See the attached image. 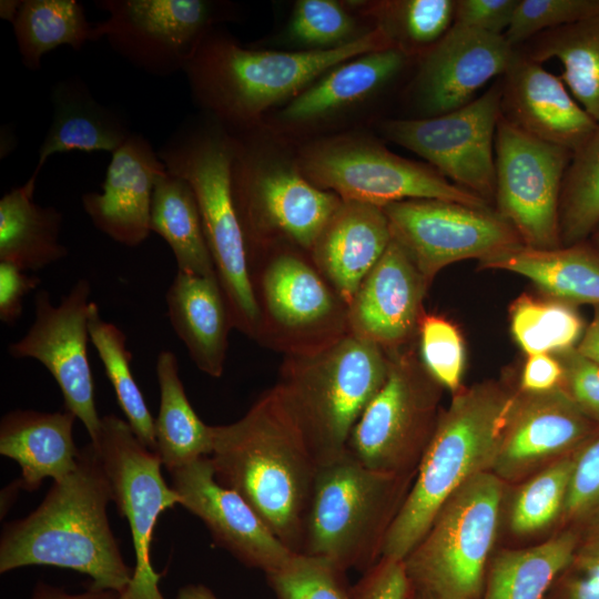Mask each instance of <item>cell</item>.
I'll return each mask as SVG.
<instances>
[{
  "mask_svg": "<svg viewBox=\"0 0 599 599\" xmlns=\"http://www.w3.org/2000/svg\"><path fill=\"white\" fill-rule=\"evenodd\" d=\"M211 432L216 481L301 552L318 464L278 386L262 393L240 419Z\"/></svg>",
  "mask_w": 599,
  "mask_h": 599,
  "instance_id": "obj_1",
  "label": "cell"
},
{
  "mask_svg": "<svg viewBox=\"0 0 599 599\" xmlns=\"http://www.w3.org/2000/svg\"><path fill=\"white\" fill-rule=\"evenodd\" d=\"M112 487L91 443L80 449L74 471L53 481L42 502L22 519L4 525L0 572L27 566H54L89 576L91 587L121 595L133 569L123 560L108 515Z\"/></svg>",
  "mask_w": 599,
  "mask_h": 599,
  "instance_id": "obj_2",
  "label": "cell"
},
{
  "mask_svg": "<svg viewBox=\"0 0 599 599\" xmlns=\"http://www.w3.org/2000/svg\"><path fill=\"white\" fill-rule=\"evenodd\" d=\"M389 48L397 47L380 24L337 48L293 52L245 49L211 30L184 72L200 105L222 123L245 128L337 64Z\"/></svg>",
  "mask_w": 599,
  "mask_h": 599,
  "instance_id": "obj_3",
  "label": "cell"
},
{
  "mask_svg": "<svg viewBox=\"0 0 599 599\" xmlns=\"http://www.w3.org/2000/svg\"><path fill=\"white\" fill-rule=\"evenodd\" d=\"M511 395L489 383L455 393L437 417L382 557L403 561L445 501L474 476L491 471Z\"/></svg>",
  "mask_w": 599,
  "mask_h": 599,
  "instance_id": "obj_4",
  "label": "cell"
},
{
  "mask_svg": "<svg viewBox=\"0 0 599 599\" xmlns=\"http://www.w3.org/2000/svg\"><path fill=\"white\" fill-rule=\"evenodd\" d=\"M387 373V353L349 333L318 349L286 355L276 385L318 465L346 451Z\"/></svg>",
  "mask_w": 599,
  "mask_h": 599,
  "instance_id": "obj_5",
  "label": "cell"
},
{
  "mask_svg": "<svg viewBox=\"0 0 599 599\" xmlns=\"http://www.w3.org/2000/svg\"><path fill=\"white\" fill-rule=\"evenodd\" d=\"M158 154L169 173L192 187L233 327L255 338L260 309L232 187L235 139L215 125L184 128Z\"/></svg>",
  "mask_w": 599,
  "mask_h": 599,
  "instance_id": "obj_6",
  "label": "cell"
},
{
  "mask_svg": "<svg viewBox=\"0 0 599 599\" xmlns=\"http://www.w3.org/2000/svg\"><path fill=\"white\" fill-rule=\"evenodd\" d=\"M414 476L369 469L347 449L318 465L301 552L325 557L346 571H367L382 558Z\"/></svg>",
  "mask_w": 599,
  "mask_h": 599,
  "instance_id": "obj_7",
  "label": "cell"
},
{
  "mask_svg": "<svg viewBox=\"0 0 599 599\" xmlns=\"http://www.w3.org/2000/svg\"><path fill=\"white\" fill-rule=\"evenodd\" d=\"M493 471L478 474L441 506L403 560L409 587L434 599H480L505 491Z\"/></svg>",
  "mask_w": 599,
  "mask_h": 599,
  "instance_id": "obj_8",
  "label": "cell"
},
{
  "mask_svg": "<svg viewBox=\"0 0 599 599\" xmlns=\"http://www.w3.org/2000/svg\"><path fill=\"white\" fill-rule=\"evenodd\" d=\"M303 175L346 202L384 207L412 199H435L476 207L488 202L453 184L430 165L400 158L368 140L341 138L307 146L301 155Z\"/></svg>",
  "mask_w": 599,
  "mask_h": 599,
  "instance_id": "obj_9",
  "label": "cell"
},
{
  "mask_svg": "<svg viewBox=\"0 0 599 599\" xmlns=\"http://www.w3.org/2000/svg\"><path fill=\"white\" fill-rule=\"evenodd\" d=\"M386 353V380L355 424L346 449L369 469L413 474L438 417L437 383L409 353Z\"/></svg>",
  "mask_w": 599,
  "mask_h": 599,
  "instance_id": "obj_10",
  "label": "cell"
},
{
  "mask_svg": "<svg viewBox=\"0 0 599 599\" xmlns=\"http://www.w3.org/2000/svg\"><path fill=\"white\" fill-rule=\"evenodd\" d=\"M260 309L255 339L288 354L312 352L348 333V308L315 265L280 252L250 266Z\"/></svg>",
  "mask_w": 599,
  "mask_h": 599,
  "instance_id": "obj_11",
  "label": "cell"
},
{
  "mask_svg": "<svg viewBox=\"0 0 599 599\" xmlns=\"http://www.w3.org/2000/svg\"><path fill=\"white\" fill-rule=\"evenodd\" d=\"M232 187L247 256L263 250L271 233L309 253L343 202L296 171L263 166L236 139Z\"/></svg>",
  "mask_w": 599,
  "mask_h": 599,
  "instance_id": "obj_12",
  "label": "cell"
},
{
  "mask_svg": "<svg viewBox=\"0 0 599 599\" xmlns=\"http://www.w3.org/2000/svg\"><path fill=\"white\" fill-rule=\"evenodd\" d=\"M90 443L108 474L112 501L128 520L135 555L131 582L119 599H164L161 575L150 560L151 541L159 516L180 505V497L162 476L160 456L138 439L126 420L103 416L99 437Z\"/></svg>",
  "mask_w": 599,
  "mask_h": 599,
  "instance_id": "obj_13",
  "label": "cell"
},
{
  "mask_svg": "<svg viewBox=\"0 0 599 599\" xmlns=\"http://www.w3.org/2000/svg\"><path fill=\"white\" fill-rule=\"evenodd\" d=\"M572 152L541 141L500 116L495 136L496 212L524 245L560 247L559 204Z\"/></svg>",
  "mask_w": 599,
  "mask_h": 599,
  "instance_id": "obj_14",
  "label": "cell"
},
{
  "mask_svg": "<svg viewBox=\"0 0 599 599\" xmlns=\"http://www.w3.org/2000/svg\"><path fill=\"white\" fill-rule=\"evenodd\" d=\"M501 77L470 103L445 114L389 120L383 132L425 159L453 184L486 202L495 197V136L501 116Z\"/></svg>",
  "mask_w": 599,
  "mask_h": 599,
  "instance_id": "obj_15",
  "label": "cell"
},
{
  "mask_svg": "<svg viewBox=\"0 0 599 599\" xmlns=\"http://www.w3.org/2000/svg\"><path fill=\"white\" fill-rule=\"evenodd\" d=\"M393 238L412 258L427 285L444 267L488 257L522 244L496 211L458 202L412 199L383 207Z\"/></svg>",
  "mask_w": 599,
  "mask_h": 599,
  "instance_id": "obj_16",
  "label": "cell"
},
{
  "mask_svg": "<svg viewBox=\"0 0 599 599\" xmlns=\"http://www.w3.org/2000/svg\"><path fill=\"white\" fill-rule=\"evenodd\" d=\"M108 18L97 24L98 40L135 68L169 77L185 70L220 12L204 0H98Z\"/></svg>",
  "mask_w": 599,
  "mask_h": 599,
  "instance_id": "obj_17",
  "label": "cell"
},
{
  "mask_svg": "<svg viewBox=\"0 0 599 599\" xmlns=\"http://www.w3.org/2000/svg\"><path fill=\"white\" fill-rule=\"evenodd\" d=\"M91 284L80 278L58 305L45 290L34 296V319L26 334L8 346L16 359L41 363L57 382L65 409L83 424L90 441L99 437L102 417L94 399V383L88 357Z\"/></svg>",
  "mask_w": 599,
  "mask_h": 599,
  "instance_id": "obj_18",
  "label": "cell"
},
{
  "mask_svg": "<svg viewBox=\"0 0 599 599\" xmlns=\"http://www.w3.org/2000/svg\"><path fill=\"white\" fill-rule=\"evenodd\" d=\"M590 419L560 387L511 395L491 471L517 480L566 457L590 433Z\"/></svg>",
  "mask_w": 599,
  "mask_h": 599,
  "instance_id": "obj_19",
  "label": "cell"
},
{
  "mask_svg": "<svg viewBox=\"0 0 599 599\" xmlns=\"http://www.w3.org/2000/svg\"><path fill=\"white\" fill-rule=\"evenodd\" d=\"M169 474L180 505L201 519L214 544L242 565L266 573L294 552L237 493L216 481L210 457Z\"/></svg>",
  "mask_w": 599,
  "mask_h": 599,
  "instance_id": "obj_20",
  "label": "cell"
},
{
  "mask_svg": "<svg viewBox=\"0 0 599 599\" xmlns=\"http://www.w3.org/2000/svg\"><path fill=\"white\" fill-rule=\"evenodd\" d=\"M517 53L504 35L454 23L422 60L416 80L422 110L428 118L470 103L481 87L508 71Z\"/></svg>",
  "mask_w": 599,
  "mask_h": 599,
  "instance_id": "obj_21",
  "label": "cell"
},
{
  "mask_svg": "<svg viewBox=\"0 0 599 599\" xmlns=\"http://www.w3.org/2000/svg\"><path fill=\"white\" fill-rule=\"evenodd\" d=\"M428 285L392 238L348 305V333L385 352L398 349L418 332Z\"/></svg>",
  "mask_w": 599,
  "mask_h": 599,
  "instance_id": "obj_22",
  "label": "cell"
},
{
  "mask_svg": "<svg viewBox=\"0 0 599 599\" xmlns=\"http://www.w3.org/2000/svg\"><path fill=\"white\" fill-rule=\"evenodd\" d=\"M166 167L150 141L130 138L112 153L102 192H87L81 202L93 225L113 241L135 247L150 235L152 195Z\"/></svg>",
  "mask_w": 599,
  "mask_h": 599,
  "instance_id": "obj_23",
  "label": "cell"
},
{
  "mask_svg": "<svg viewBox=\"0 0 599 599\" xmlns=\"http://www.w3.org/2000/svg\"><path fill=\"white\" fill-rule=\"evenodd\" d=\"M518 50V49H517ZM501 116L551 144L578 150L598 123L575 100L560 77L522 53L501 77Z\"/></svg>",
  "mask_w": 599,
  "mask_h": 599,
  "instance_id": "obj_24",
  "label": "cell"
},
{
  "mask_svg": "<svg viewBox=\"0 0 599 599\" xmlns=\"http://www.w3.org/2000/svg\"><path fill=\"white\" fill-rule=\"evenodd\" d=\"M392 238L383 207L343 201L312 247L311 261L348 308Z\"/></svg>",
  "mask_w": 599,
  "mask_h": 599,
  "instance_id": "obj_25",
  "label": "cell"
},
{
  "mask_svg": "<svg viewBox=\"0 0 599 599\" xmlns=\"http://www.w3.org/2000/svg\"><path fill=\"white\" fill-rule=\"evenodd\" d=\"M75 418L67 409H16L3 415L0 454L20 466V488L32 491L47 478L59 481L75 470L80 456L72 434Z\"/></svg>",
  "mask_w": 599,
  "mask_h": 599,
  "instance_id": "obj_26",
  "label": "cell"
},
{
  "mask_svg": "<svg viewBox=\"0 0 599 599\" xmlns=\"http://www.w3.org/2000/svg\"><path fill=\"white\" fill-rule=\"evenodd\" d=\"M165 302L171 326L192 362L206 375L220 377L233 324L217 277L177 271Z\"/></svg>",
  "mask_w": 599,
  "mask_h": 599,
  "instance_id": "obj_27",
  "label": "cell"
},
{
  "mask_svg": "<svg viewBox=\"0 0 599 599\" xmlns=\"http://www.w3.org/2000/svg\"><path fill=\"white\" fill-rule=\"evenodd\" d=\"M52 123L40 145L38 162L30 176L34 182L47 160L54 153H113L132 134L122 118L99 103L78 78L57 83L52 90Z\"/></svg>",
  "mask_w": 599,
  "mask_h": 599,
  "instance_id": "obj_28",
  "label": "cell"
},
{
  "mask_svg": "<svg viewBox=\"0 0 599 599\" xmlns=\"http://www.w3.org/2000/svg\"><path fill=\"white\" fill-rule=\"evenodd\" d=\"M407 53L389 48L357 55L324 73L282 110L280 119L306 124L365 100L403 69Z\"/></svg>",
  "mask_w": 599,
  "mask_h": 599,
  "instance_id": "obj_29",
  "label": "cell"
},
{
  "mask_svg": "<svg viewBox=\"0 0 599 599\" xmlns=\"http://www.w3.org/2000/svg\"><path fill=\"white\" fill-rule=\"evenodd\" d=\"M478 262L480 268L525 276L551 298L599 306V254L588 247L541 250L519 244Z\"/></svg>",
  "mask_w": 599,
  "mask_h": 599,
  "instance_id": "obj_30",
  "label": "cell"
},
{
  "mask_svg": "<svg viewBox=\"0 0 599 599\" xmlns=\"http://www.w3.org/2000/svg\"><path fill=\"white\" fill-rule=\"evenodd\" d=\"M35 182L28 180L0 200V262L37 272L68 256L60 241L63 216L34 202Z\"/></svg>",
  "mask_w": 599,
  "mask_h": 599,
  "instance_id": "obj_31",
  "label": "cell"
},
{
  "mask_svg": "<svg viewBox=\"0 0 599 599\" xmlns=\"http://www.w3.org/2000/svg\"><path fill=\"white\" fill-rule=\"evenodd\" d=\"M155 374L160 387V409L154 422L156 454L171 473L202 457H210L212 432L187 399L173 352L164 349L159 353Z\"/></svg>",
  "mask_w": 599,
  "mask_h": 599,
  "instance_id": "obj_32",
  "label": "cell"
},
{
  "mask_svg": "<svg viewBox=\"0 0 599 599\" xmlns=\"http://www.w3.org/2000/svg\"><path fill=\"white\" fill-rule=\"evenodd\" d=\"M150 227L170 246L179 272L217 277L194 192L167 170L153 190Z\"/></svg>",
  "mask_w": 599,
  "mask_h": 599,
  "instance_id": "obj_33",
  "label": "cell"
},
{
  "mask_svg": "<svg viewBox=\"0 0 599 599\" xmlns=\"http://www.w3.org/2000/svg\"><path fill=\"white\" fill-rule=\"evenodd\" d=\"M577 548L566 531L528 548L499 551L487 566L480 599H546Z\"/></svg>",
  "mask_w": 599,
  "mask_h": 599,
  "instance_id": "obj_34",
  "label": "cell"
},
{
  "mask_svg": "<svg viewBox=\"0 0 599 599\" xmlns=\"http://www.w3.org/2000/svg\"><path fill=\"white\" fill-rule=\"evenodd\" d=\"M527 42V49L519 52L538 63L558 60L560 79L599 124V14L544 31Z\"/></svg>",
  "mask_w": 599,
  "mask_h": 599,
  "instance_id": "obj_35",
  "label": "cell"
},
{
  "mask_svg": "<svg viewBox=\"0 0 599 599\" xmlns=\"http://www.w3.org/2000/svg\"><path fill=\"white\" fill-rule=\"evenodd\" d=\"M11 23L21 61L31 71L41 69L42 57L60 45L80 50L98 40L77 0H21Z\"/></svg>",
  "mask_w": 599,
  "mask_h": 599,
  "instance_id": "obj_36",
  "label": "cell"
},
{
  "mask_svg": "<svg viewBox=\"0 0 599 599\" xmlns=\"http://www.w3.org/2000/svg\"><path fill=\"white\" fill-rule=\"evenodd\" d=\"M89 333L128 424L138 439L156 453L155 419L132 374L126 336L114 323L101 316L93 301L89 306Z\"/></svg>",
  "mask_w": 599,
  "mask_h": 599,
  "instance_id": "obj_37",
  "label": "cell"
},
{
  "mask_svg": "<svg viewBox=\"0 0 599 599\" xmlns=\"http://www.w3.org/2000/svg\"><path fill=\"white\" fill-rule=\"evenodd\" d=\"M509 318L512 337L527 356L564 353L582 337V319L573 305L555 298L522 294L512 302Z\"/></svg>",
  "mask_w": 599,
  "mask_h": 599,
  "instance_id": "obj_38",
  "label": "cell"
},
{
  "mask_svg": "<svg viewBox=\"0 0 599 599\" xmlns=\"http://www.w3.org/2000/svg\"><path fill=\"white\" fill-rule=\"evenodd\" d=\"M599 224V124L572 153L565 173L560 204V237L577 244Z\"/></svg>",
  "mask_w": 599,
  "mask_h": 599,
  "instance_id": "obj_39",
  "label": "cell"
},
{
  "mask_svg": "<svg viewBox=\"0 0 599 599\" xmlns=\"http://www.w3.org/2000/svg\"><path fill=\"white\" fill-rule=\"evenodd\" d=\"M575 457H562L538 470L517 491L509 510L515 535L528 536L548 528L562 515Z\"/></svg>",
  "mask_w": 599,
  "mask_h": 599,
  "instance_id": "obj_40",
  "label": "cell"
},
{
  "mask_svg": "<svg viewBox=\"0 0 599 599\" xmlns=\"http://www.w3.org/2000/svg\"><path fill=\"white\" fill-rule=\"evenodd\" d=\"M346 572L325 557L293 552L265 577L276 599H354Z\"/></svg>",
  "mask_w": 599,
  "mask_h": 599,
  "instance_id": "obj_41",
  "label": "cell"
},
{
  "mask_svg": "<svg viewBox=\"0 0 599 599\" xmlns=\"http://www.w3.org/2000/svg\"><path fill=\"white\" fill-rule=\"evenodd\" d=\"M454 0H404L379 6L384 22L379 23L396 47L407 53L412 49L427 50L453 27Z\"/></svg>",
  "mask_w": 599,
  "mask_h": 599,
  "instance_id": "obj_42",
  "label": "cell"
},
{
  "mask_svg": "<svg viewBox=\"0 0 599 599\" xmlns=\"http://www.w3.org/2000/svg\"><path fill=\"white\" fill-rule=\"evenodd\" d=\"M417 333L424 368L438 385L457 393L465 367V346L457 326L443 316L423 314Z\"/></svg>",
  "mask_w": 599,
  "mask_h": 599,
  "instance_id": "obj_43",
  "label": "cell"
},
{
  "mask_svg": "<svg viewBox=\"0 0 599 599\" xmlns=\"http://www.w3.org/2000/svg\"><path fill=\"white\" fill-rule=\"evenodd\" d=\"M354 30L353 18L337 2L301 0L294 7L287 33L309 50H326L355 40Z\"/></svg>",
  "mask_w": 599,
  "mask_h": 599,
  "instance_id": "obj_44",
  "label": "cell"
},
{
  "mask_svg": "<svg viewBox=\"0 0 599 599\" xmlns=\"http://www.w3.org/2000/svg\"><path fill=\"white\" fill-rule=\"evenodd\" d=\"M599 14V0H518L504 37L517 49L539 33Z\"/></svg>",
  "mask_w": 599,
  "mask_h": 599,
  "instance_id": "obj_45",
  "label": "cell"
},
{
  "mask_svg": "<svg viewBox=\"0 0 599 599\" xmlns=\"http://www.w3.org/2000/svg\"><path fill=\"white\" fill-rule=\"evenodd\" d=\"M562 515L577 522L599 525V437L575 456Z\"/></svg>",
  "mask_w": 599,
  "mask_h": 599,
  "instance_id": "obj_46",
  "label": "cell"
},
{
  "mask_svg": "<svg viewBox=\"0 0 599 599\" xmlns=\"http://www.w3.org/2000/svg\"><path fill=\"white\" fill-rule=\"evenodd\" d=\"M546 599H599V531L576 550Z\"/></svg>",
  "mask_w": 599,
  "mask_h": 599,
  "instance_id": "obj_47",
  "label": "cell"
},
{
  "mask_svg": "<svg viewBox=\"0 0 599 599\" xmlns=\"http://www.w3.org/2000/svg\"><path fill=\"white\" fill-rule=\"evenodd\" d=\"M556 356L564 368L561 388L589 419L599 420V365L576 348Z\"/></svg>",
  "mask_w": 599,
  "mask_h": 599,
  "instance_id": "obj_48",
  "label": "cell"
},
{
  "mask_svg": "<svg viewBox=\"0 0 599 599\" xmlns=\"http://www.w3.org/2000/svg\"><path fill=\"white\" fill-rule=\"evenodd\" d=\"M409 581L402 560L382 557L352 586L354 599H406Z\"/></svg>",
  "mask_w": 599,
  "mask_h": 599,
  "instance_id": "obj_49",
  "label": "cell"
},
{
  "mask_svg": "<svg viewBox=\"0 0 599 599\" xmlns=\"http://www.w3.org/2000/svg\"><path fill=\"white\" fill-rule=\"evenodd\" d=\"M517 4L518 0H457L454 23L504 35Z\"/></svg>",
  "mask_w": 599,
  "mask_h": 599,
  "instance_id": "obj_50",
  "label": "cell"
},
{
  "mask_svg": "<svg viewBox=\"0 0 599 599\" xmlns=\"http://www.w3.org/2000/svg\"><path fill=\"white\" fill-rule=\"evenodd\" d=\"M41 283L37 275L10 263L0 262V319L7 325H14L23 312L26 296Z\"/></svg>",
  "mask_w": 599,
  "mask_h": 599,
  "instance_id": "obj_51",
  "label": "cell"
},
{
  "mask_svg": "<svg viewBox=\"0 0 599 599\" xmlns=\"http://www.w3.org/2000/svg\"><path fill=\"white\" fill-rule=\"evenodd\" d=\"M564 368L554 354L528 355L520 377L525 393H546L561 387Z\"/></svg>",
  "mask_w": 599,
  "mask_h": 599,
  "instance_id": "obj_52",
  "label": "cell"
},
{
  "mask_svg": "<svg viewBox=\"0 0 599 599\" xmlns=\"http://www.w3.org/2000/svg\"><path fill=\"white\" fill-rule=\"evenodd\" d=\"M31 599H119V593L111 590H98L92 587L81 593H69L60 588L39 583Z\"/></svg>",
  "mask_w": 599,
  "mask_h": 599,
  "instance_id": "obj_53",
  "label": "cell"
},
{
  "mask_svg": "<svg viewBox=\"0 0 599 599\" xmlns=\"http://www.w3.org/2000/svg\"><path fill=\"white\" fill-rule=\"evenodd\" d=\"M576 351L599 365V306H597L593 319L576 346Z\"/></svg>",
  "mask_w": 599,
  "mask_h": 599,
  "instance_id": "obj_54",
  "label": "cell"
},
{
  "mask_svg": "<svg viewBox=\"0 0 599 599\" xmlns=\"http://www.w3.org/2000/svg\"><path fill=\"white\" fill-rule=\"evenodd\" d=\"M176 599H219V598L205 585L190 583L180 588Z\"/></svg>",
  "mask_w": 599,
  "mask_h": 599,
  "instance_id": "obj_55",
  "label": "cell"
},
{
  "mask_svg": "<svg viewBox=\"0 0 599 599\" xmlns=\"http://www.w3.org/2000/svg\"><path fill=\"white\" fill-rule=\"evenodd\" d=\"M21 0H2L0 2V17L11 22L17 14Z\"/></svg>",
  "mask_w": 599,
  "mask_h": 599,
  "instance_id": "obj_56",
  "label": "cell"
},
{
  "mask_svg": "<svg viewBox=\"0 0 599 599\" xmlns=\"http://www.w3.org/2000/svg\"><path fill=\"white\" fill-rule=\"evenodd\" d=\"M406 599H434V598L424 592L414 590L409 587V591Z\"/></svg>",
  "mask_w": 599,
  "mask_h": 599,
  "instance_id": "obj_57",
  "label": "cell"
},
{
  "mask_svg": "<svg viewBox=\"0 0 599 599\" xmlns=\"http://www.w3.org/2000/svg\"><path fill=\"white\" fill-rule=\"evenodd\" d=\"M592 233H595L596 242H597V244L599 246V224H598V226L595 229V231Z\"/></svg>",
  "mask_w": 599,
  "mask_h": 599,
  "instance_id": "obj_58",
  "label": "cell"
}]
</instances>
